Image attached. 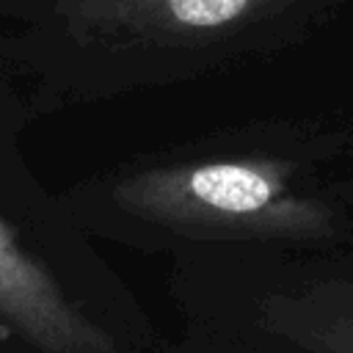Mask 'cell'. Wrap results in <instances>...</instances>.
<instances>
[{"label": "cell", "instance_id": "cell-4", "mask_svg": "<svg viewBox=\"0 0 353 353\" xmlns=\"http://www.w3.org/2000/svg\"><path fill=\"white\" fill-rule=\"evenodd\" d=\"M292 317L284 323L287 334L295 336L312 353H353V309H290Z\"/></svg>", "mask_w": 353, "mask_h": 353}, {"label": "cell", "instance_id": "cell-1", "mask_svg": "<svg viewBox=\"0 0 353 353\" xmlns=\"http://www.w3.org/2000/svg\"><path fill=\"white\" fill-rule=\"evenodd\" d=\"M345 0H0L8 47L66 91L168 80L273 47Z\"/></svg>", "mask_w": 353, "mask_h": 353}, {"label": "cell", "instance_id": "cell-5", "mask_svg": "<svg viewBox=\"0 0 353 353\" xmlns=\"http://www.w3.org/2000/svg\"><path fill=\"white\" fill-rule=\"evenodd\" d=\"M14 132V108H11V94L0 83V135Z\"/></svg>", "mask_w": 353, "mask_h": 353}, {"label": "cell", "instance_id": "cell-3", "mask_svg": "<svg viewBox=\"0 0 353 353\" xmlns=\"http://www.w3.org/2000/svg\"><path fill=\"white\" fill-rule=\"evenodd\" d=\"M0 320L41 353H116L108 334L77 309L6 218H0Z\"/></svg>", "mask_w": 353, "mask_h": 353}, {"label": "cell", "instance_id": "cell-2", "mask_svg": "<svg viewBox=\"0 0 353 353\" xmlns=\"http://www.w3.org/2000/svg\"><path fill=\"white\" fill-rule=\"evenodd\" d=\"M130 221L190 240H320L334 232L331 207L301 188L276 157L226 154L138 171L110 188Z\"/></svg>", "mask_w": 353, "mask_h": 353}]
</instances>
